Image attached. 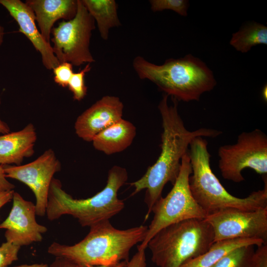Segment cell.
Masks as SVG:
<instances>
[{
  "instance_id": "6da1fadb",
  "label": "cell",
  "mask_w": 267,
  "mask_h": 267,
  "mask_svg": "<svg viewBox=\"0 0 267 267\" xmlns=\"http://www.w3.org/2000/svg\"><path fill=\"white\" fill-rule=\"evenodd\" d=\"M168 96L164 94L158 106L163 128L160 155L140 178L130 183L134 188L132 195L146 190L145 202L148 211L144 221L148 219L155 203L162 196L165 185L169 182L173 185L175 182L182 158L188 153L191 141L199 136L215 138L222 134L220 131L205 128L188 130L178 113V101L172 97L173 104L169 105Z\"/></svg>"
},
{
  "instance_id": "7a4b0ae2",
  "label": "cell",
  "mask_w": 267,
  "mask_h": 267,
  "mask_svg": "<svg viewBox=\"0 0 267 267\" xmlns=\"http://www.w3.org/2000/svg\"><path fill=\"white\" fill-rule=\"evenodd\" d=\"M89 227V233L78 243L67 245L54 242L48 247V253L87 267L129 261L131 249L144 240L148 226L119 229L107 220Z\"/></svg>"
},
{
  "instance_id": "3957f363",
  "label": "cell",
  "mask_w": 267,
  "mask_h": 267,
  "mask_svg": "<svg viewBox=\"0 0 267 267\" xmlns=\"http://www.w3.org/2000/svg\"><path fill=\"white\" fill-rule=\"evenodd\" d=\"M133 66L140 79L150 81L178 101H198L203 93L212 90L217 85L211 69L191 54L167 59L161 65L137 56Z\"/></svg>"
},
{
  "instance_id": "277c9868",
  "label": "cell",
  "mask_w": 267,
  "mask_h": 267,
  "mask_svg": "<svg viewBox=\"0 0 267 267\" xmlns=\"http://www.w3.org/2000/svg\"><path fill=\"white\" fill-rule=\"evenodd\" d=\"M127 179L126 169L114 166L109 170L106 186L102 190L92 197L77 199L65 191L60 181L53 178L48 193L47 218L53 221L63 215H70L84 227L109 220L125 207L123 201L118 198V192Z\"/></svg>"
},
{
  "instance_id": "5b68a950",
  "label": "cell",
  "mask_w": 267,
  "mask_h": 267,
  "mask_svg": "<svg viewBox=\"0 0 267 267\" xmlns=\"http://www.w3.org/2000/svg\"><path fill=\"white\" fill-rule=\"evenodd\" d=\"M188 155L192 173L189 178L191 194L208 214L226 209L254 211L267 207V178L264 187L245 198L231 195L213 172L208 142L203 137L194 138L189 145Z\"/></svg>"
},
{
  "instance_id": "8992f818",
  "label": "cell",
  "mask_w": 267,
  "mask_h": 267,
  "mask_svg": "<svg viewBox=\"0 0 267 267\" xmlns=\"http://www.w3.org/2000/svg\"><path fill=\"white\" fill-rule=\"evenodd\" d=\"M214 243L211 226L204 219H189L159 231L147 244L158 267H180L206 252Z\"/></svg>"
},
{
  "instance_id": "52a82bcc",
  "label": "cell",
  "mask_w": 267,
  "mask_h": 267,
  "mask_svg": "<svg viewBox=\"0 0 267 267\" xmlns=\"http://www.w3.org/2000/svg\"><path fill=\"white\" fill-rule=\"evenodd\" d=\"M191 173L188 152L182 158L180 171L173 188L154 204L151 210L153 219L144 240L137 246V250H145L150 239L165 227L184 220L205 219L207 213L196 202L189 188Z\"/></svg>"
},
{
  "instance_id": "ba28073f",
  "label": "cell",
  "mask_w": 267,
  "mask_h": 267,
  "mask_svg": "<svg viewBox=\"0 0 267 267\" xmlns=\"http://www.w3.org/2000/svg\"><path fill=\"white\" fill-rule=\"evenodd\" d=\"M219 168L223 178L234 182L244 180L242 171L250 168L267 174V135L260 129L240 134L236 143L220 146Z\"/></svg>"
},
{
  "instance_id": "9c48e42d",
  "label": "cell",
  "mask_w": 267,
  "mask_h": 267,
  "mask_svg": "<svg viewBox=\"0 0 267 267\" xmlns=\"http://www.w3.org/2000/svg\"><path fill=\"white\" fill-rule=\"evenodd\" d=\"M95 23L82 0H77L75 17L63 20L51 31L52 46L59 63L67 62L79 66L95 61L89 48Z\"/></svg>"
},
{
  "instance_id": "30bf717a",
  "label": "cell",
  "mask_w": 267,
  "mask_h": 267,
  "mask_svg": "<svg viewBox=\"0 0 267 267\" xmlns=\"http://www.w3.org/2000/svg\"><path fill=\"white\" fill-rule=\"evenodd\" d=\"M204 220L213 229L214 242L251 238L267 243V207L254 211L221 210L208 214Z\"/></svg>"
},
{
  "instance_id": "8fae6325",
  "label": "cell",
  "mask_w": 267,
  "mask_h": 267,
  "mask_svg": "<svg viewBox=\"0 0 267 267\" xmlns=\"http://www.w3.org/2000/svg\"><path fill=\"white\" fill-rule=\"evenodd\" d=\"M6 178L27 185L34 193L36 215L44 216L48 202L50 185L61 164L54 151L48 149L34 161L25 165L3 166Z\"/></svg>"
},
{
  "instance_id": "7c38bea8",
  "label": "cell",
  "mask_w": 267,
  "mask_h": 267,
  "mask_svg": "<svg viewBox=\"0 0 267 267\" xmlns=\"http://www.w3.org/2000/svg\"><path fill=\"white\" fill-rule=\"evenodd\" d=\"M12 200L8 217L0 223V228L6 229V241L20 247L41 242L47 229L37 222L35 205L15 191Z\"/></svg>"
},
{
  "instance_id": "4fadbf2b",
  "label": "cell",
  "mask_w": 267,
  "mask_h": 267,
  "mask_svg": "<svg viewBox=\"0 0 267 267\" xmlns=\"http://www.w3.org/2000/svg\"><path fill=\"white\" fill-rule=\"evenodd\" d=\"M123 108L118 97H102L78 116L74 126L76 134L84 141H92L99 133L122 119Z\"/></svg>"
},
{
  "instance_id": "5bb4252c",
  "label": "cell",
  "mask_w": 267,
  "mask_h": 267,
  "mask_svg": "<svg viewBox=\"0 0 267 267\" xmlns=\"http://www.w3.org/2000/svg\"><path fill=\"white\" fill-rule=\"evenodd\" d=\"M2 5L16 21L19 32L23 34L31 42L42 57L44 66L53 70L60 63L55 56L50 43L46 42L38 30L35 14L32 8L20 0H0Z\"/></svg>"
},
{
  "instance_id": "9a60e30c",
  "label": "cell",
  "mask_w": 267,
  "mask_h": 267,
  "mask_svg": "<svg viewBox=\"0 0 267 267\" xmlns=\"http://www.w3.org/2000/svg\"><path fill=\"white\" fill-rule=\"evenodd\" d=\"M33 10L40 32L44 40L50 43L53 26L56 21L73 19L77 11L75 0H27Z\"/></svg>"
},
{
  "instance_id": "2e32d148",
  "label": "cell",
  "mask_w": 267,
  "mask_h": 267,
  "mask_svg": "<svg viewBox=\"0 0 267 267\" xmlns=\"http://www.w3.org/2000/svg\"><path fill=\"white\" fill-rule=\"evenodd\" d=\"M36 140V129L32 124L20 131L0 135V165H20L25 158L34 153Z\"/></svg>"
},
{
  "instance_id": "e0dca14e",
  "label": "cell",
  "mask_w": 267,
  "mask_h": 267,
  "mask_svg": "<svg viewBox=\"0 0 267 267\" xmlns=\"http://www.w3.org/2000/svg\"><path fill=\"white\" fill-rule=\"evenodd\" d=\"M136 135V128L124 119L108 127L92 139L94 148L106 155L121 152L129 147Z\"/></svg>"
},
{
  "instance_id": "ac0fdd59",
  "label": "cell",
  "mask_w": 267,
  "mask_h": 267,
  "mask_svg": "<svg viewBox=\"0 0 267 267\" xmlns=\"http://www.w3.org/2000/svg\"><path fill=\"white\" fill-rule=\"evenodd\" d=\"M263 241L251 238H236L215 242L204 253L182 265L180 267H212L231 251L243 246H261Z\"/></svg>"
},
{
  "instance_id": "d6986e66",
  "label": "cell",
  "mask_w": 267,
  "mask_h": 267,
  "mask_svg": "<svg viewBox=\"0 0 267 267\" xmlns=\"http://www.w3.org/2000/svg\"><path fill=\"white\" fill-rule=\"evenodd\" d=\"M90 14L96 22L101 38H108L109 30L121 24L114 0H82Z\"/></svg>"
},
{
  "instance_id": "ffe728a7",
  "label": "cell",
  "mask_w": 267,
  "mask_h": 267,
  "mask_svg": "<svg viewBox=\"0 0 267 267\" xmlns=\"http://www.w3.org/2000/svg\"><path fill=\"white\" fill-rule=\"evenodd\" d=\"M229 44L242 53L258 44H267V27L256 22L248 23L233 33Z\"/></svg>"
},
{
  "instance_id": "44dd1931",
  "label": "cell",
  "mask_w": 267,
  "mask_h": 267,
  "mask_svg": "<svg viewBox=\"0 0 267 267\" xmlns=\"http://www.w3.org/2000/svg\"><path fill=\"white\" fill-rule=\"evenodd\" d=\"M254 246L237 248L224 255L212 267H254Z\"/></svg>"
},
{
  "instance_id": "7402d4cb",
  "label": "cell",
  "mask_w": 267,
  "mask_h": 267,
  "mask_svg": "<svg viewBox=\"0 0 267 267\" xmlns=\"http://www.w3.org/2000/svg\"><path fill=\"white\" fill-rule=\"evenodd\" d=\"M90 69V64H87L83 69L72 75L68 87L75 100L80 101L86 96L87 88L85 84V76Z\"/></svg>"
},
{
  "instance_id": "603a6c76",
  "label": "cell",
  "mask_w": 267,
  "mask_h": 267,
  "mask_svg": "<svg viewBox=\"0 0 267 267\" xmlns=\"http://www.w3.org/2000/svg\"><path fill=\"white\" fill-rule=\"evenodd\" d=\"M151 9L153 12L164 10H171L178 14L186 16L189 5L186 0H151L149 1Z\"/></svg>"
},
{
  "instance_id": "cb8c5ba5",
  "label": "cell",
  "mask_w": 267,
  "mask_h": 267,
  "mask_svg": "<svg viewBox=\"0 0 267 267\" xmlns=\"http://www.w3.org/2000/svg\"><path fill=\"white\" fill-rule=\"evenodd\" d=\"M20 246L6 241L0 246V267H7L18 259Z\"/></svg>"
},
{
  "instance_id": "d4e9b609",
  "label": "cell",
  "mask_w": 267,
  "mask_h": 267,
  "mask_svg": "<svg viewBox=\"0 0 267 267\" xmlns=\"http://www.w3.org/2000/svg\"><path fill=\"white\" fill-rule=\"evenodd\" d=\"M54 82L62 87H68L73 74V65L67 62L60 63L53 69Z\"/></svg>"
},
{
  "instance_id": "484cf974",
  "label": "cell",
  "mask_w": 267,
  "mask_h": 267,
  "mask_svg": "<svg viewBox=\"0 0 267 267\" xmlns=\"http://www.w3.org/2000/svg\"><path fill=\"white\" fill-rule=\"evenodd\" d=\"M129 261H123L115 265L110 266H100L88 267H127ZM48 267H87L79 266L66 259L56 258L55 261Z\"/></svg>"
},
{
  "instance_id": "4316f807",
  "label": "cell",
  "mask_w": 267,
  "mask_h": 267,
  "mask_svg": "<svg viewBox=\"0 0 267 267\" xmlns=\"http://www.w3.org/2000/svg\"><path fill=\"white\" fill-rule=\"evenodd\" d=\"M254 267H267V243L258 246L255 251Z\"/></svg>"
},
{
  "instance_id": "83f0119b",
  "label": "cell",
  "mask_w": 267,
  "mask_h": 267,
  "mask_svg": "<svg viewBox=\"0 0 267 267\" xmlns=\"http://www.w3.org/2000/svg\"><path fill=\"white\" fill-rule=\"evenodd\" d=\"M145 250H137L129 261L127 267H146Z\"/></svg>"
},
{
  "instance_id": "f1b7e54d",
  "label": "cell",
  "mask_w": 267,
  "mask_h": 267,
  "mask_svg": "<svg viewBox=\"0 0 267 267\" xmlns=\"http://www.w3.org/2000/svg\"><path fill=\"white\" fill-rule=\"evenodd\" d=\"M6 178L3 166L0 165V192L13 190L15 188Z\"/></svg>"
},
{
  "instance_id": "f546056e",
  "label": "cell",
  "mask_w": 267,
  "mask_h": 267,
  "mask_svg": "<svg viewBox=\"0 0 267 267\" xmlns=\"http://www.w3.org/2000/svg\"><path fill=\"white\" fill-rule=\"evenodd\" d=\"M14 191L0 192V209L5 204L12 200Z\"/></svg>"
},
{
  "instance_id": "4dcf8cb0",
  "label": "cell",
  "mask_w": 267,
  "mask_h": 267,
  "mask_svg": "<svg viewBox=\"0 0 267 267\" xmlns=\"http://www.w3.org/2000/svg\"><path fill=\"white\" fill-rule=\"evenodd\" d=\"M10 132V129L8 125L0 118V133L5 134Z\"/></svg>"
},
{
  "instance_id": "1f68e13d",
  "label": "cell",
  "mask_w": 267,
  "mask_h": 267,
  "mask_svg": "<svg viewBox=\"0 0 267 267\" xmlns=\"http://www.w3.org/2000/svg\"><path fill=\"white\" fill-rule=\"evenodd\" d=\"M14 267H48L47 264H34L31 265L23 264Z\"/></svg>"
},
{
  "instance_id": "d6a6232c",
  "label": "cell",
  "mask_w": 267,
  "mask_h": 267,
  "mask_svg": "<svg viewBox=\"0 0 267 267\" xmlns=\"http://www.w3.org/2000/svg\"><path fill=\"white\" fill-rule=\"evenodd\" d=\"M4 32L3 27L0 24V46L1 45L4 37Z\"/></svg>"
},
{
  "instance_id": "836d02e7",
  "label": "cell",
  "mask_w": 267,
  "mask_h": 267,
  "mask_svg": "<svg viewBox=\"0 0 267 267\" xmlns=\"http://www.w3.org/2000/svg\"><path fill=\"white\" fill-rule=\"evenodd\" d=\"M267 85L265 86L263 89V90H262V96H263V98L264 99V100L265 101H267Z\"/></svg>"
}]
</instances>
